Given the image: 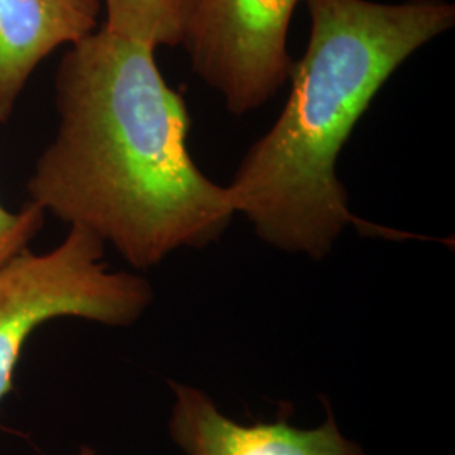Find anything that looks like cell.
<instances>
[{
	"mask_svg": "<svg viewBox=\"0 0 455 455\" xmlns=\"http://www.w3.org/2000/svg\"><path fill=\"white\" fill-rule=\"evenodd\" d=\"M54 101L60 124L28 180L31 203L139 270L221 238L231 196L193 161L191 116L156 49L100 28L66 51Z\"/></svg>",
	"mask_w": 455,
	"mask_h": 455,
	"instance_id": "obj_1",
	"label": "cell"
},
{
	"mask_svg": "<svg viewBox=\"0 0 455 455\" xmlns=\"http://www.w3.org/2000/svg\"><path fill=\"white\" fill-rule=\"evenodd\" d=\"M310 36L272 129L228 184L235 212L276 250L323 260L346 228L390 240L420 238L349 212L336 164L359 118L408 58L455 24L447 0H306Z\"/></svg>",
	"mask_w": 455,
	"mask_h": 455,
	"instance_id": "obj_2",
	"label": "cell"
},
{
	"mask_svg": "<svg viewBox=\"0 0 455 455\" xmlns=\"http://www.w3.org/2000/svg\"><path fill=\"white\" fill-rule=\"evenodd\" d=\"M105 243L83 228L46 253L28 248L0 267V402L12 390L22 347L39 325L61 317L135 324L154 299L144 276L110 272Z\"/></svg>",
	"mask_w": 455,
	"mask_h": 455,
	"instance_id": "obj_3",
	"label": "cell"
},
{
	"mask_svg": "<svg viewBox=\"0 0 455 455\" xmlns=\"http://www.w3.org/2000/svg\"><path fill=\"white\" fill-rule=\"evenodd\" d=\"M300 0H196L182 46L196 75L242 116L275 97L292 73L289 26Z\"/></svg>",
	"mask_w": 455,
	"mask_h": 455,
	"instance_id": "obj_4",
	"label": "cell"
},
{
	"mask_svg": "<svg viewBox=\"0 0 455 455\" xmlns=\"http://www.w3.org/2000/svg\"><path fill=\"white\" fill-rule=\"evenodd\" d=\"M169 385L174 405L167 428L186 455H368L342 434L332 411L310 428L287 422L243 425L227 417L204 391Z\"/></svg>",
	"mask_w": 455,
	"mask_h": 455,
	"instance_id": "obj_5",
	"label": "cell"
},
{
	"mask_svg": "<svg viewBox=\"0 0 455 455\" xmlns=\"http://www.w3.org/2000/svg\"><path fill=\"white\" fill-rule=\"evenodd\" d=\"M100 11L101 0H0V124L49 54L97 31Z\"/></svg>",
	"mask_w": 455,
	"mask_h": 455,
	"instance_id": "obj_6",
	"label": "cell"
},
{
	"mask_svg": "<svg viewBox=\"0 0 455 455\" xmlns=\"http://www.w3.org/2000/svg\"><path fill=\"white\" fill-rule=\"evenodd\" d=\"M103 28L154 49L184 43L196 0H103Z\"/></svg>",
	"mask_w": 455,
	"mask_h": 455,
	"instance_id": "obj_7",
	"label": "cell"
},
{
	"mask_svg": "<svg viewBox=\"0 0 455 455\" xmlns=\"http://www.w3.org/2000/svg\"><path fill=\"white\" fill-rule=\"evenodd\" d=\"M44 214L31 201L19 212H12L0 203V267L29 246L43 228Z\"/></svg>",
	"mask_w": 455,
	"mask_h": 455,
	"instance_id": "obj_8",
	"label": "cell"
},
{
	"mask_svg": "<svg viewBox=\"0 0 455 455\" xmlns=\"http://www.w3.org/2000/svg\"><path fill=\"white\" fill-rule=\"evenodd\" d=\"M78 455H98L93 449H90V447H82L80 449V452H78Z\"/></svg>",
	"mask_w": 455,
	"mask_h": 455,
	"instance_id": "obj_9",
	"label": "cell"
}]
</instances>
